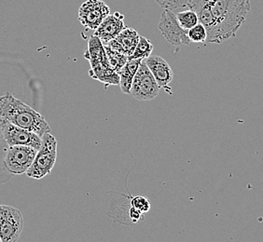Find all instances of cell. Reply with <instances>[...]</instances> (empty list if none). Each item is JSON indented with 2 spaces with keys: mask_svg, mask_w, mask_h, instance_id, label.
<instances>
[{
  "mask_svg": "<svg viewBox=\"0 0 263 242\" xmlns=\"http://www.w3.org/2000/svg\"><path fill=\"white\" fill-rule=\"evenodd\" d=\"M84 58L90 63L89 73L93 79L106 85H120V75L109 66L104 44L95 35L89 38Z\"/></svg>",
  "mask_w": 263,
  "mask_h": 242,
  "instance_id": "3",
  "label": "cell"
},
{
  "mask_svg": "<svg viewBox=\"0 0 263 242\" xmlns=\"http://www.w3.org/2000/svg\"><path fill=\"white\" fill-rule=\"evenodd\" d=\"M123 19V15L119 12H115L112 15L109 14L102 22L97 30L95 31L93 35L97 36L102 42H108L114 39L117 35H119L121 32L126 28Z\"/></svg>",
  "mask_w": 263,
  "mask_h": 242,
  "instance_id": "13",
  "label": "cell"
},
{
  "mask_svg": "<svg viewBox=\"0 0 263 242\" xmlns=\"http://www.w3.org/2000/svg\"><path fill=\"white\" fill-rule=\"evenodd\" d=\"M0 242H2V240H1V237H0Z\"/></svg>",
  "mask_w": 263,
  "mask_h": 242,
  "instance_id": "24",
  "label": "cell"
},
{
  "mask_svg": "<svg viewBox=\"0 0 263 242\" xmlns=\"http://www.w3.org/2000/svg\"><path fill=\"white\" fill-rule=\"evenodd\" d=\"M191 10L205 27V43L219 44L236 36L251 10V0H193Z\"/></svg>",
  "mask_w": 263,
  "mask_h": 242,
  "instance_id": "1",
  "label": "cell"
},
{
  "mask_svg": "<svg viewBox=\"0 0 263 242\" xmlns=\"http://www.w3.org/2000/svg\"><path fill=\"white\" fill-rule=\"evenodd\" d=\"M131 207L135 208L141 213H146L151 210V202L147 197L137 196L132 197Z\"/></svg>",
  "mask_w": 263,
  "mask_h": 242,
  "instance_id": "21",
  "label": "cell"
},
{
  "mask_svg": "<svg viewBox=\"0 0 263 242\" xmlns=\"http://www.w3.org/2000/svg\"><path fill=\"white\" fill-rule=\"evenodd\" d=\"M139 38L140 35L136 29L126 27L114 39L108 42H103V44L108 46L112 50L121 52L129 58L136 50Z\"/></svg>",
  "mask_w": 263,
  "mask_h": 242,
  "instance_id": "11",
  "label": "cell"
},
{
  "mask_svg": "<svg viewBox=\"0 0 263 242\" xmlns=\"http://www.w3.org/2000/svg\"><path fill=\"white\" fill-rule=\"evenodd\" d=\"M1 126H2V120L0 118V183H4V182L9 180V178H10L11 174L6 173V172H8V171L6 169L5 164H4V158H5L7 148L9 147V146L7 145V143L4 140Z\"/></svg>",
  "mask_w": 263,
  "mask_h": 242,
  "instance_id": "18",
  "label": "cell"
},
{
  "mask_svg": "<svg viewBox=\"0 0 263 242\" xmlns=\"http://www.w3.org/2000/svg\"><path fill=\"white\" fill-rule=\"evenodd\" d=\"M152 51H153V44L152 41L140 35L137 48L134 51V53L128 58V60H136V59L144 60L152 55Z\"/></svg>",
  "mask_w": 263,
  "mask_h": 242,
  "instance_id": "16",
  "label": "cell"
},
{
  "mask_svg": "<svg viewBox=\"0 0 263 242\" xmlns=\"http://www.w3.org/2000/svg\"><path fill=\"white\" fill-rule=\"evenodd\" d=\"M158 28L164 39L173 46L189 45L191 41L187 32L183 29L177 19V14L170 10H163L161 13Z\"/></svg>",
  "mask_w": 263,
  "mask_h": 242,
  "instance_id": "7",
  "label": "cell"
},
{
  "mask_svg": "<svg viewBox=\"0 0 263 242\" xmlns=\"http://www.w3.org/2000/svg\"><path fill=\"white\" fill-rule=\"evenodd\" d=\"M144 60L160 88L163 89L167 93L172 94L169 84L172 82L174 73L169 64L162 57L156 55H151Z\"/></svg>",
  "mask_w": 263,
  "mask_h": 242,
  "instance_id": "10",
  "label": "cell"
},
{
  "mask_svg": "<svg viewBox=\"0 0 263 242\" xmlns=\"http://www.w3.org/2000/svg\"><path fill=\"white\" fill-rule=\"evenodd\" d=\"M104 47H105V51H106V57H107L109 66L113 70L119 74V72L122 70V67L126 65V63L128 62V57L121 52L112 50L108 46L105 45V44H104Z\"/></svg>",
  "mask_w": 263,
  "mask_h": 242,
  "instance_id": "15",
  "label": "cell"
},
{
  "mask_svg": "<svg viewBox=\"0 0 263 242\" xmlns=\"http://www.w3.org/2000/svg\"><path fill=\"white\" fill-rule=\"evenodd\" d=\"M155 2L163 10L174 11L183 8H190L193 0H155Z\"/></svg>",
  "mask_w": 263,
  "mask_h": 242,
  "instance_id": "19",
  "label": "cell"
},
{
  "mask_svg": "<svg viewBox=\"0 0 263 242\" xmlns=\"http://www.w3.org/2000/svg\"><path fill=\"white\" fill-rule=\"evenodd\" d=\"M161 88L148 69L145 60H142L139 68L133 79L131 95L138 101H152L157 97Z\"/></svg>",
  "mask_w": 263,
  "mask_h": 242,
  "instance_id": "5",
  "label": "cell"
},
{
  "mask_svg": "<svg viewBox=\"0 0 263 242\" xmlns=\"http://www.w3.org/2000/svg\"><path fill=\"white\" fill-rule=\"evenodd\" d=\"M37 150L26 146L9 147L6 151L4 164L12 175L26 173L35 159Z\"/></svg>",
  "mask_w": 263,
  "mask_h": 242,
  "instance_id": "6",
  "label": "cell"
},
{
  "mask_svg": "<svg viewBox=\"0 0 263 242\" xmlns=\"http://www.w3.org/2000/svg\"><path fill=\"white\" fill-rule=\"evenodd\" d=\"M177 19L183 29L187 31L191 30L193 27L197 26L199 24V19L196 12L191 9L177 12Z\"/></svg>",
  "mask_w": 263,
  "mask_h": 242,
  "instance_id": "17",
  "label": "cell"
},
{
  "mask_svg": "<svg viewBox=\"0 0 263 242\" xmlns=\"http://www.w3.org/2000/svg\"><path fill=\"white\" fill-rule=\"evenodd\" d=\"M142 214L143 213L136 210L135 208L131 207V209H130V216H131L132 220L134 222H137L141 218Z\"/></svg>",
  "mask_w": 263,
  "mask_h": 242,
  "instance_id": "23",
  "label": "cell"
},
{
  "mask_svg": "<svg viewBox=\"0 0 263 242\" xmlns=\"http://www.w3.org/2000/svg\"><path fill=\"white\" fill-rule=\"evenodd\" d=\"M0 118L41 137L51 132L44 116L10 92L0 97Z\"/></svg>",
  "mask_w": 263,
  "mask_h": 242,
  "instance_id": "2",
  "label": "cell"
},
{
  "mask_svg": "<svg viewBox=\"0 0 263 242\" xmlns=\"http://www.w3.org/2000/svg\"><path fill=\"white\" fill-rule=\"evenodd\" d=\"M24 228L22 212L13 207L10 216L0 225V237L2 242H17Z\"/></svg>",
  "mask_w": 263,
  "mask_h": 242,
  "instance_id": "12",
  "label": "cell"
},
{
  "mask_svg": "<svg viewBox=\"0 0 263 242\" xmlns=\"http://www.w3.org/2000/svg\"><path fill=\"white\" fill-rule=\"evenodd\" d=\"M141 59L128 60L126 65L119 72L120 75V86L123 93L131 94L132 83L141 64Z\"/></svg>",
  "mask_w": 263,
  "mask_h": 242,
  "instance_id": "14",
  "label": "cell"
},
{
  "mask_svg": "<svg viewBox=\"0 0 263 242\" xmlns=\"http://www.w3.org/2000/svg\"><path fill=\"white\" fill-rule=\"evenodd\" d=\"M13 207L7 206V205H0V225L7 220V218L10 216L12 212Z\"/></svg>",
  "mask_w": 263,
  "mask_h": 242,
  "instance_id": "22",
  "label": "cell"
},
{
  "mask_svg": "<svg viewBox=\"0 0 263 242\" xmlns=\"http://www.w3.org/2000/svg\"><path fill=\"white\" fill-rule=\"evenodd\" d=\"M2 120V119H1ZM2 134L9 147L13 146H26L39 150L42 144V137L35 132L22 129L10 122L2 120Z\"/></svg>",
  "mask_w": 263,
  "mask_h": 242,
  "instance_id": "9",
  "label": "cell"
},
{
  "mask_svg": "<svg viewBox=\"0 0 263 242\" xmlns=\"http://www.w3.org/2000/svg\"><path fill=\"white\" fill-rule=\"evenodd\" d=\"M57 158V141L51 132L42 136L41 147L34 162L26 172L27 176L40 180L51 173Z\"/></svg>",
  "mask_w": 263,
  "mask_h": 242,
  "instance_id": "4",
  "label": "cell"
},
{
  "mask_svg": "<svg viewBox=\"0 0 263 242\" xmlns=\"http://www.w3.org/2000/svg\"><path fill=\"white\" fill-rule=\"evenodd\" d=\"M109 14V7L104 1L87 0L79 9V21L87 29L96 31Z\"/></svg>",
  "mask_w": 263,
  "mask_h": 242,
  "instance_id": "8",
  "label": "cell"
},
{
  "mask_svg": "<svg viewBox=\"0 0 263 242\" xmlns=\"http://www.w3.org/2000/svg\"><path fill=\"white\" fill-rule=\"evenodd\" d=\"M187 35L191 42H194V43H205L208 38L206 29L200 23L197 26L193 27L191 30H189Z\"/></svg>",
  "mask_w": 263,
  "mask_h": 242,
  "instance_id": "20",
  "label": "cell"
}]
</instances>
